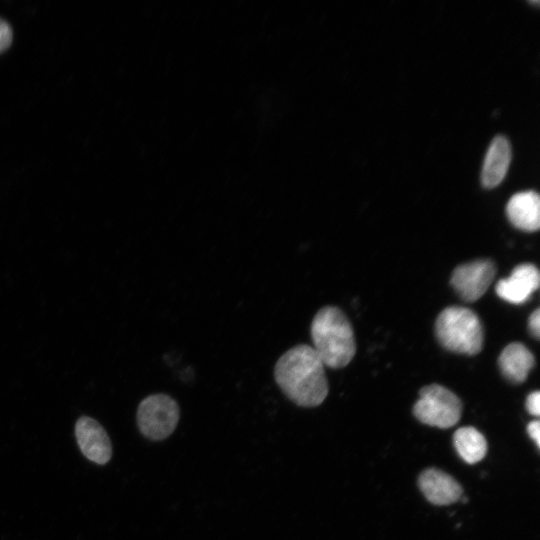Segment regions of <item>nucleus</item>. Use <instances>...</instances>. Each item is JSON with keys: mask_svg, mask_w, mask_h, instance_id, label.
<instances>
[{"mask_svg": "<svg viewBox=\"0 0 540 540\" xmlns=\"http://www.w3.org/2000/svg\"><path fill=\"white\" fill-rule=\"evenodd\" d=\"M498 364L503 376L512 383L520 384L527 379L535 364L532 352L522 343L508 344L501 352Z\"/></svg>", "mask_w": 540, "mask_h": 540, "instance_id": "obj_12", "label": "nucleus"}, {"mask_svg": "<svg viewBox=\"0 0 540 540\" xmlns=\"http://www.w3.org/2000/svg\"><path fill=\"white\" fill-rule=\"evenodd\" d=\"M453 443L458 455L468 464L481 461L487 453L485 437L471 426L456 430L453 435Z\"/></svg>", "mask_w": 540, "mask_h": 540, "instance_id": "obj_13", "label": "nucleus"}, {"mask_svg": "<svg viewBox=\"0 0 540 540\" xmlns=\"http://www.w3.org/2000/svg\"><path fill=\"white\" fill-rule=\"evenodd\" d=\"M75 436L83 455L97 463L105 464L112 456V446L105 429L93 418L80 417L75 424Z\"/></svg>", "mask_w": 540, "mask_h": 540, "instance_id": "obj_7", "label": "nucleus"}, {"mask_svg": "<svg viewBox=\"0 0 540 540\" xmlns=\"http://www.w3.org/2000/svg\"><path fill=\"white\" fill-rule=\"evenodd\" d=\"M526 409L533 416L540 415V393L534 391L530 393L526 398Z\"/></svg>", "mask_w": 540, "mask_h": 540, "instance_id": "obj_15", "label": "nucleus"}, {"mask_svg": "<svg viewBox=\"0 0 540 540\" xmlns=\"http://www.w3.org/2000/svg\"><path fill=\"white\" fill-rule=\"evenodd\" d=\"M418 483L426 499L434 505H449L462 497L461 485L452 476L439 469L431 468L423 471Z\"/></svg>", "mask_w": 540, "mask_h": 540, "instance_id": "obj_9", "label": "nucleus"}, {"mask_svg": "<svg viewBox=\"0 0 540 540\" xmlns=\"http://www.w3.org/2000/svg\"><path fill=\"white\" fill-rule=\"evenodd\" d=\"M528 328L531 335L538 339L540 336V310L538 308L530 314Z\"/></svg>", "mask_w": 540, "mask_h": 540, "instance_id": "obj_16", "label": "nucleus"}, {"mask_svg": "<svg viewBox=\"0 0 540 540\" xmlns=\"http://www.w3.org/2000/svg\"><path fill=\"white\" fill-rule=\"evenodd\" d=\"M435 332L438 341L449 351L475 355L482 350L483 328L477 314L469 308H445L437 317Z\"/></svg>", "mask_w": 540, "mask_h": 540, "instance_id": "obj_3", "label": "nucleus"}, {"mask_svg": "<svg viewBox=\"0 0 540 540\" xmlns=\"http://www.w3.org/2000/svg\"><path fill=\"white\" fill-rule=\"evenodd\" d=\"M539 272L531 263H522L516 266L511 275L499 280L495 291L503 300L521 304L526 302L539 287Z\"/></svg>", "mask_w": 540, "mask_h": 540, "instance_id": "obj_8", "label": "nucleus"}, {"mask_svg": "<svg viewBox=\"0 0 540 540\" xmlns=\"http://www.w3.org/2000/svg\"><path fill=\"white\" fill-rule=\"evenodd\" d=\"M527 433L530 438L536 443L537 447L540 446V422L538 420L531 421L527 426Z\"/></svg>", "mask_w": 540, "mask_h": 540, "instance_id": "obj_17", "label": "nucleus"}, {"mask_svg": "<svg viewBox=\"0 0 540 540\" xmlns=\"http://www.w3.org/2000/svg\"><path fill=\"white\" fill-rule=\"evenodd\" d=\"M506 213L518 229L532 232L540 226V199L536 191L527 190L514 194L508 201Z\"/></svg>", "mask_w": 540, "mask_h": 540, "instance_id": "obj_10", "label": "nucleus"}, {"mask_svg": "<svg viewBox=\"0 0 540 540\" xmlns=\"http://www.w3.org/2000/svg\"><path fill=\"white\" fill-rule=\"evenodd\" d=\"M511 160V146L503 135H497L487 150L481 171V183L493 188L505 177Z\"/></svg>", "mask_w": 540, "mask_h": 540, "instance_id": "obj_11", "label": "nucleus"}, {"mask_svg": "<svg viewBox=\"0 0 540 540\" xmlns=\"http://www.w3.org/2000/svg\"><path fill=\"white\" fill-rule=\"evenodd\" d=\"M461 412L460 399L438 384L423 387L413 407V413L420 422L438 428H450L457 424Z\"/></svg>", "mask_w": 540, "mask_h": 540, "instance_id": "obj_4", "label": "nucleus"}, {"mask_svg": "<svg viewBox=\"0 0 540 540\" xmlns=\"http://www.w3.org/2000/svg\"><path fill=\"white\" fill-rule=\"evenodd\" d=\"M495 274L496 267L491 260H474L454 269L451 285L463 300L473 302L484 295Z\"/></svg>", "mask_w": 540, "mask_h": 540, "instance_id": "obj_6", "label": "nucleus"}, {"mask_svg": "<svg viewBox=\"0 0 540 540\" xmlns=\"http://www.w3.org/2000/svg\"><path fill=\"white\" fill-rule=\"evenodd\" d=\"M13 39L12 28L7 21L0 18V53L7 50Z\"/></svg>", "mask_w": 540, "mask_h": 540, "instance_id": "obj_14", "label": "nucleus"}, {"mask_svg": "<svg viewBox=\"0 0 540 540\" xmlns=\"http://www.w3.org/2000/svg\"><path fill=\"white\" fill-rule=\"evenodd\" d=\"M310 334L312 347L324 366L342 368L353 359L356 352L353 328L339 308L319 309L311 322Z\"/></svg>", "mask_w": 540, "mask_h": 540, "instance_id": "obj_2", "label": "nucleus"}, {"mask_svg": "<svg viewBox=\"0 0 540 540\" xmlns=\"http://www.w3.org/2000/svg\"><path fill=\"white\" fill-rule=\"evenodd\" d=\"M274 378L282 392L301 407L318 406L328 395L324 364L307 344H298L280 356Z\"/></svg>", "mask_w": 540, "mask_h": 540, "instance_id": "obj_1", "label": "nucleus"}, {"mask_svg": "<svg viewBox=\"0 0 540 540\" xmlns=\"http://www.w3.org/2000/svg\"><path fill=\"white\" fill-rule=\"evenodd\" d=\"M180 417L177 402L167 394H152L144 398L137 409V424L148 439L160 441L175 430Z\"/></svg>", "mask_w": 540, "mask_h": 540, "instance_id": "obj_5", "label": "nucleus"}]
</instances>
